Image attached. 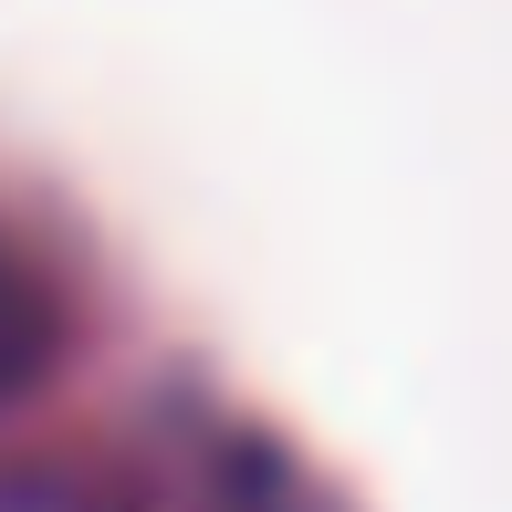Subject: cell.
Returning a JSON list of instances; mask_svg holds the SVG:
<instances>
[{
    "label": "cell",
    "instance_id": "2",
    "mask_svg": "<svg viewBox=\"0 0 512 512\" xmlns=\"http://www.w3.org/2000/svg\"><path fill=\"white\" fill-rule=\"evenodd\" d=\"M42 356H53V293L21 262V241L0 230V398H21L42 377Z\"/></svg>",
    "mask_w": 512,
    "mask_h": 512
},
{
    "label": "cell",
    "instance_id": "1",
    "mask_svg": "<svg viewBox=\"0 0 512 512\" xmlns=\"http://www.w3.org/2000/svg\"><path fill=\"white\" fill-rule=\"evenodd\" d=\"M0 512H136L126 481L84 471L63 450H0Z\"/></svg>",
    "mask_w": 512,
    "mask_h": 512
}]
</instances>
